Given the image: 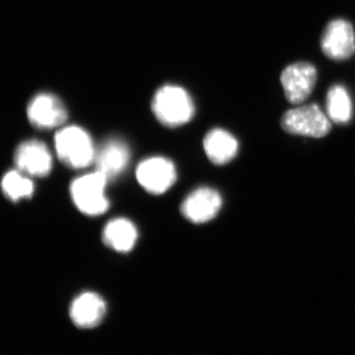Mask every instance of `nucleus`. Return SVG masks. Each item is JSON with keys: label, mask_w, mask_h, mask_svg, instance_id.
<instances>
[{"label": "nucleus", "mask_w": 355, "mask_h": 355, "mask_svg": "<svg viewBox=\"0 0 355 355\" xmlns=\"http://www.w3.org/2000/svg\"><path fill=\"white\" fill-rule=\"evenodd\" d=\"M27 114L30 123L41 130L60 127L67 119V109L62 102L48 93L33 98L28 106Z\"/></svg>", "instance_id": "10"}, {"label": "nucleus", "mask_w": 355, "mask_h": 355, "mask_svg": "<svg viewBox=\"0 0 355 355\" xmlns=\"http://www.w3.org/2000/svg\"><path fill=\"white\" fill-rule=\"evenodd\" d=\"M58 157L72 169H83L95 160L96 149L89 133L71 125L62 128L55 137Z\"/></svg>", "instance_id": "2"}, {"label": "nucleus", "mask_w": 355, "mask_h": 355, "mask_svg": "<svg viewBox=\"0 0 355 355\" xmlns=\"http://www.w3.org/2000/svg\"><path fill=\"white\" fill-rule=\"evenodd\" d=\"M280 83L287 101L293 105L305 102L317 83V69L310 62H296L282 72Z\"/></svg>", "instance_id": "5"}, {"label": "nucleus", "mask_w": 355, "mask_h": 355, "mask_svg": "<svg viewBox=\"0 0 355 355\" xmlns=\"http://www.w3.org/2000/svg\"><path fill=\"white\" fill-rule=\"evenodd\" d=\"M157 120L167 127H180L189 123L195 114V105L184 89L166 85L159 89L153 100Z\"/></svg>", "instance_id": "1"}, {"label": "nucleus", "mask_w": 355, "mask_h": 355, "mask_svg": "<svg viewBox=\"0 0 355 355\" xmlns=\"http://www.w3.org/2000/svg\"><path fill=\"white\" fill-rule=\"evenodd\" d=\"M137 178L144 190L153 195H162L176 182V167L167 158L146 159L137 167Z\"/></svg>", "instance_id": "6"}, {"label": "nucleus", "mask_w": 355, "mask_h": 355, "mask_svg": "<svg viewBox=\"0 0 355 355\" xmlns=\"http://www.w3.org/2000/svg\"><path fill=\"white\" fill-rule=\"evenodd\" d=\"M1 187L6 197L14 202L31 198L35 190L34 183L29 176L18 170L7 172L2 179Z\"/></svg>", "instance_id": "16"}, {"label": "nucleus", "mask_w": 355, "mask_h": 355, "mask_svg": "<svg viewBox=\"0 0 355 355\" xmlns=\"http://www.w3.org/2000/svg\"><path fill=\"white\" fill-rule=\"evenodd\" d=\"M327 114L336 123H347L352 118V102L347 89L340 84L331 86L327 93Z\"/></svg>", "instance_id": "15"}, {"label": "nucleus", "mask_w": 355, "mask_h": 355, "mask_svg": "<svg viewBox=\"0 0 355 355\" xmlns=\"http://www.w3.org/2000/svg\"><path fill=\"white\" fill-rule=\"evenodd\" d=\"M282 130L291 135L321 139L331 130V120L317 104L304 105L286 112L280 121Z\"/></svg>", "instance_id": "4"}, {"label": "nucleus", "mask_w": 355, "mask_h": 355, "mask_svg": "<svg viewBox=\"0 0 355 355\" xmlns=\"http://www.w3.org/2000/svg\"><path fill=\"white\" fill-rule=\"evenodd\" d=\"M106 303L94 292H84L77 296L70 307V317L79 328H94L106 314Z\"/></svg>", "instance_id": "12"}, {"label": "nucleus", "mask_w": 355, "mask_h": 355, "mask_svg": "<svg viewBox=\"0 0 355 355\" xmlns=\"http://www.w3.org/2000/svg\"><path fill=\"white\" fill-rule=\"evenodd\" d=\"M108 179L96 171L78 177L70 186V195L77 209L86 216H101L108 210L110 202L106 197Z\"/></svg>", "instance_id": "3"}, {"label": "nucleus", "mask_w": 355, "mask_h": 355, "mask_svg": "<svg viewBox=\"0 0 355 355\" xmlns=\"http://www.w3.org/2000/svg\"><path fill=\"white\" fill-rule=\"evenodd\" d=\"M321 50L330 60H349L355 53V33L352 23L345 19L331 21L321 38Z\"/></svg>", "instance_id": "7"}, {"label": "nucleus", "mask_w": 355, "mask_h": 355, "mask_svg": "<svg viewBox=\"0 0 355 355\" xmlns=\"http://www.w3.org/2000/svg\"><path fill=\"white\" fill-rule=\"evenodd\" d=\"M203 148L210 162L219 166L225 165L237 155L239 142L227 130L214 128L205 135Z\"/></svg>", "instance_id": "13"}, {"label": "nucleus", "mask_w": 355, "mask_h": 355, "mask_svg": "<svg viewBox=\"0 0 355 355\" xmlns=\"http://www.w3.org/2000/svg\"><path fill=\"white\" fill-rule=\"evenodd\" d=\"M222 207V198L214 189L202 187L191 191L183 203L181 211L193 223H205L214 219Z\"/></svg>", "instance_id": "9"}, {"label": "nucleus", "mask_w": 355, "mask_h": 355, "mask_svg": "<svg viewBox=\"0 0 355 355\" xmlns=\"http://www.w3.org/2000/svg\"><path fill=\"white\" fill-rule=\"evenodd\" d=\"M14 162L18 171L29 177H46L53 168V157L44 142L31 139L17 147Z\"/></svg>", "instance_id": "8"}, {"label": "nucleus", "mask_w": 355, "mask_h": 355, "mask_svg": "<svg viewBox=\"0 0 355 355\" xmlns=\"http://www.w3.org/2000/svg\"><path fill=\"white\" fill-rule=\"evenodd\" d=\"M137 229L127 218H116L107 223L103 231V241L114 251L128 253L137 240Z\"/></svg>", "instance_id": "14"}, {"label": "nucleus", "mask_w": 355, "mask_h": 355, "mask_svg": "<svg viewBox=\"0 0 355 355\" xmlns=\"http://www.w3.org/2000/svg\"><path fill=\"white\" fill-rule=\"evenodd\" d=\"M130 153L127 144L119 139H111L96 150V171L110 180L116 179L125 172L130 162Z\"/></svg>", "instance_id": "11"}]
</instances>
